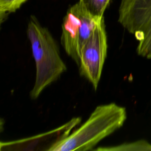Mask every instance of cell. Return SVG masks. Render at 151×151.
Here are the masks:
<instances>
[{"mask_svg":"<svg viewBox=\"0 0 151 151\" xmlns=\"http://www.w3.org/2000/svg\"><path fill=\"white\" fill-rule=\"evenodd\" d=\"M127 119L126 108L114 103L97 106L78 129L52 145L48 151H86L120 128Z\"/></svg>","mask_w":151,"mask_h":151,"instance_id":"cell-1","label":"cell"},{"mask_svg":"<svg viewBox=\"0 0 151 151\" xmlns=\"http://www.w3.org/2000/svg\"><path fill=\"white\" fill-rule=\"evenodd\" d=\"M27 35L36 66L35 81L30 96L36 99L46 87L66 71L67 67L60 57L54 38L34 16L28 22Z\"/></svg>","mask_w":151,"mask_h":151,"instance_id":"cell-2","label":"cell"},{"mask_svg":"<svg viewBox=\"0 0 151 151\" xmlns=\"http://www.w3.org/2000/svg\"><path fill=\"white\" fill-rule=\"evenodd\" d=\"M118 22L137 40V54L151 59V0H121Z\"/></svg>","mask_w":151,"mask_h":151,"instance_id":"cell-3","label":"cell"},{"mask_svg":"<svg viewBox=\"0 0 151 151\" xmlns=\"http://www.w3.org/2000/svg\"><path fill=\"white\" fill-rule=\"evenodd\" d=\"M99 20L88 15L78 2L67 10L62 24L61 42L66 53L77 65L83 48Z\"/></svg>","mask_w":151,"mask_h":151,"instance_id":"cell-4","label":"cell"},{"mask_svg":"<svg viewBox=\"0 0 151 151\" xmlns=\"http://www.w3.org/2000/svg\"><path fill=\"white\" fill-rule=\"evenodd\" d=\"M107 42L104 18L96 23L92 34L84 45L78 65L81 76L97 89L107 55Z\"/></svg>","mask_w":151,"mask_h":151,"instance_id":"cell-5","label":"cell"},{"mask_svg":"<svg viewBox=\"0 0 151 151\" xmlns=\"http://www.w3.org/2000/svg\"><path fill=\"white\" fill-rule=\"evenodd\" d=\"M111 0H79L82 9L91 17L99 20L104 17V13Z\"/></svg>","mask_w":151,"mask_h":151,"instance_id":"cell-6","label":"cell"},{"mask_svg":"<svg viewBox=\"0 0 151 151\" xmlns=\"http://www.w3.org/2000/svg\"><path fill=\"white\" fill-rule=\"evenodd\" d=\"M96 150H151V144L142 140L132 143H123L121 145L111 147H101Z\"/></svg>","mask_w":151,"mask_h":151,"instance_id":"cell-7","label":"cell"},{"mask_svg":"<svg viewBox=\"0 0 151 151\" xmlns=\"http://www.w3.org/2000/svg\"><path fill=\"white\" fill-rule=\"evenodd\" d=\"M27 0H0V21L2 23L10 13L15 12Z\"/></svg>","mask_w":151,"mask_h":151,"instance_id":"cell-8","label":"cell"}]
</instances>
